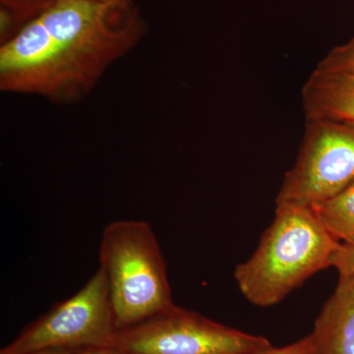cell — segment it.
<instances>
[{"label":"cell","mask_w":354,"mask_h":354,"mask_svg":"<svg viewBox=\"0 0 354 354\" xmlns=\"http://www.w3.org/2000/svg\"><path fill=\"white\" fill-rule=\"evenodd\" d=\"M100 267L106 272L118 330L174 306L167 266L150 223L116 220L102 230Z\"/></svg>","instance_id":"cell-3"},{"label":"cell","mask_w":354,"mask_h":354,"mask_svg":"<svg viewBox=\"0 0 354 354\" xmlns=\"http://www.w3.org/2000/svg\"><path fill=\"white\" fill-rule=\"evenodd\" d=\"M134 2L55 0L0 46V88L57 104L82 99L145 36Z\"/></svg>","instance_id":"cell-1"},{"label":"cell","mask_w":354,"mask_h":354,"mask_svg":"<svg viewBox=\"0 0 354 354\" xmlns=\"http://www.w3.org/2000/svg\"><path fill=\"white\" fill-rule=\"evenodd\" d=\"M116 332L108 279L99 267L78 292L27 326L0 354L111 346Z\"/></svg>","instance_id":"cell-5"},{"label":"cell","mask_w":354,"mask_h":354,"mask_svg":"<svg viewBox=\"0 0 354 354\" xmlns=\"http://www.w3.org/2000/svg\"><path fill=\"white\" fill-rule=\"evenodd\" d=\"M353 181V125L307 120L297 162L286 174L277 205L315 208Z\"/></svg>","instance_id":"cell-6"},{"label":"cell","mask_w":354,"mask_h":354,"mask_svg":"<svg viewBox=\"0 0 354 354\" xmlns=\"http://www.w3.org/2000/svg\"><path fill=\"white\" fill-rule=\"evenodd\" d=\"M312 209L335 239L354 245V181L339 194Z\"/></svg>","instance_id":"cell-9"},{"label":"cell","mask_w":354,"mask_h":354,"mask_svg":"<svg viewBox=\"0 0 354 354\" xmlns=\"http://www.w3.org/2000/svg\"><path fill=\"white\" fill-rule=\"evenodd\" d=\"M330 267L337 269L339 274L354 277V245L341 243L333 255Z\"/></svg>","instance_id":"cell-12"},{"label":"cell","mask_w":354,"mask_h":354,"mask_svg":"<svg viewBox=\"0 0 354 354\" xmlns=\"http://www.w3.org/2000/svg\"><path fill=\"white\" fill-rule=\"evenodd\" d=\"M76 351L74 349L67 348H53V349H44V351H35V353H25V354H73Z\"/></svg>","instance_id":"cell-15"},{"label":"cell","mask_w":354,"mask_h":354,"mask_svg":"<svg viewBox=\"0 0 354 354\" xmlns=\"http://www.w3.org/2000/svg\"><path fill=\"white\" fill-rule=\"evenodd\" d=\"M316 69L327 72H354V38L330 50Z\"/></svg>","instance_id":"cell-11"},{"label":"cell","mask_w":354,"mask_h":354,"mask_svg":"<svg viewBox=\"0 0 354 354\" xmlns=\"http://www.w3.org/2000/svg\"><path fill=\"white\" fill-rule=\"evenodd\" d=\"M339 245L313 209L277 205L274 221L253 255L236 266L234 279L250 304L274 306L310 277L330 268Z\"/></svg>","instance_id":"cell-2"},{"label":"cell","mask_w":354,"mask_h":354,"mask_svg":"<svg viewBox=\"0 0 354 354\" xmlns=\"http://www.w3.org/2000/svg\"><path fill=\"white\" fill-rule=\"evenodd\" d=\"M251 354H315V348H314L311 335H308L290 346H283V348L271 346Z\"/></svg>","instance_id":"cell-13"},{"label":"cell","mask_w":354,"mask_h":354,"mask_svg":"<svg viewBox=\"0 0 354 354\" xmlns=\"http://www.w3.org/2000/svg\"><path fill=\"white\" fill-rule=\"evenodd\" d=\"M310 335L315 354H354V277L339 274Z\"/></svg>","instance_id":"cell-7"},{"label":"cell","mask_w":354,"mask_h":354,"mask_svg":"<svg viewBox=\"0 0 354 354\" xmlns=\"http://www.w3.org/2000/svg\"><path fill=\"white\" fill-rule=\"evenodd\" d=\"M124 354H251L271 348L264 337L227 327L174 306L114 335Z\"/></svg>","instance_id":"cell-4"},{"label":"cell","mask_w":354,"mask_h":354,"mask_svg":"<svg viewBox=\"0 0 354 354\" xmlns=\"http://www.w3.org/2000/svg\"><path fill=\"white\" fill-rule=\"evenodd\" d=\"M55 0H0L1 44L19 31L28 22L53 6Z\"/></svg>","instance_id":"cell-10"},{"label":"cell","mask_w":354,"mask_h":354,"mask_svg":"<svg viewBox=\"0 0 354 354\" xmlns=\"http://www.w3.org/2000/svg\"><path fill=\"white\" fill-rule=\"evenodd\" d=\"M306 120H333L354 127V72L315 69L302 92Z\"/></svg>","instance_id":"cell-8"},{"label":"cell","mask_w":354,"mask_h":354,"mask_svg":"<svg viewBox=\"0 0 354 354\" xmlns=\"http://www.w3.org/2000/svg\"><path fill=\"white\" fill-rule=\"evenodd\" d=\"M73 354H124L113 346H97V348H88L80 349Z\"/></svg>","instance_id":"cell-14"},{"label":"cell","mask_w":354,"mask_h":354,"mask_svg":"<svg viewBox=\"0 0 354 354\" xmlns=\"http://www.w3.org/2000/svg\"><path fill=\"white\" fill-rule=\"evenodd\" d=\"M97 1H102V2H129V1H133V0H97Z\"/></svg>","instance_id":"cell-16"}]
</instances>
